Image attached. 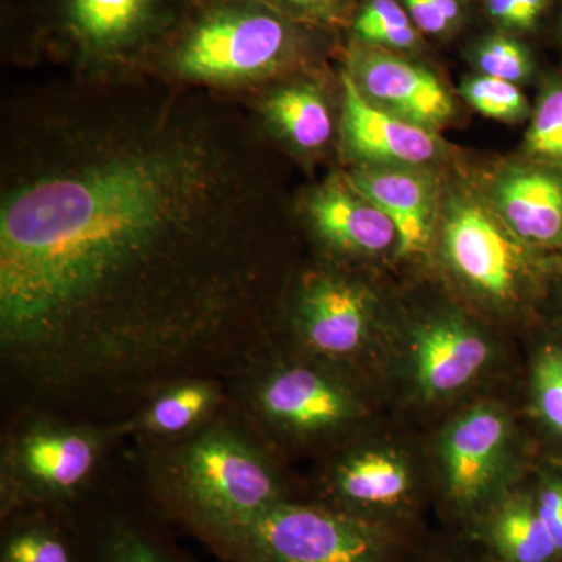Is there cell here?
Instances as JSON below:
<instances>
[{"label": "cell", "mask_w": 562, "mask_h": 562, "mask_svg": "<svg viewBox=\"0 0 562 562\" xmlns=\"http://www.w3.org/2000/svg\"><path fill=\"white\" fill-rule=\"evenodd\" d=\"M552 0H487V11L508 29L528 31L541 20Z\"/></svg>", "instance_id": "cell-30"}, {"label": "cell", "mask_w": 562, "mask_h": 562, "mask_svg": "<svg viewBox=\"0 0 562 562\" xmlns=\"http://www.w3.org/2000/svg\"><path fill=\"white\" fill-rule=\"evenodd\" d=\"M99 457V442L74 428L36 427L13 452L14 471L31 497H68L87 482Z\"/></svg>", "instance_id": "cell-15"}, {"label": "cell", "mask_w": 562, "mask_h": 562, "mask_svg": "<svg viewBox=\"0 0 562 562\" xmlns=\"http://www.w3.org/2000/svg\"><path fill=\"white\" fill-rule=\"evenodd\" d=\"M439 236L450 271L484 301L513 305L531 290L535 247L517 238L490 202L453 192L441 203Z\"/></svg>", "instance_id": "cell-6"}, {"label": "cell", "mask_w": 562, "mask_h": 562, "mask_svg": "<svg viewBox=\"0 0 562 562\" xmlns=\"http://www.w3.org/2000/svg\"><path fill=\"white\" fill-rule=\"evenodd\" d=\"M295 222L322 250L338 258H369L395 247L397 231L390 217L351 187L344 171L292 199Z\"/></svg>", "instance_id": "cell-9"}, {"label": "cell", "mask_w": 562, "mask_h": 562, "mask_svg": "<svg viewBox=\"0 0 562 562\" xmlns=\"http://www.w3.org/2000/svg\"><path fill=\"white\" fill-rule=\"evenodd\" d=\"M355 38L364 46L412 49L419 35L408 10L397 0H368L355 16Z\"/></svg>", "instance_id": "cell-23"}, {"label": "cell", "mask_w": 562, "mask_h": 562, "mask_svg": "<svg viewBox=\"0 0 562 562\" xmlns=\"http://www.w3.org/2000/svg\"><path fill=\"white\" fill-rule=\"evenodd\" d=\"M2 562H79L72 543L44 524L18 525L2 547Z\"/></svg>", "instance_id": "cell-24"}, {"label": "cell", "mask_w": 562, "mask_h": 562, "mask_svg": "<svg viewBox=\"0 0 562 562\" xmlns=\"http://www.w3.org/2000/svg\"><path fill=\"white\" fill-rule=\"evenodd\" d=\"M475 61L483 76L512 83L527 80L531 74L530 54L522 44L505 36H492L484 41L476 50Z\"/></svg>", "instance_id": "cell-27"}, {"label": "cell", "mask_w": 562, "mask_h": 562, "mask_svg": "<svg viewBox=\"0 0 562 562\" xmlns=\"http://www.w3.org/2000/svg\"><path fill=\"white\" fill-rule=\"evenodd\" d=\"M85 562H183L154 531L127 517H111L91 535Z\"/></svg>", "instance_id": "cell-20"}, {"label": "cell", "mask_w": 562, "mask_h": 562, "mask_svg": "<svg viewBox=\"0 0 562 562\" xmlns=\"http://www.w3.org/2000/svg\"><path fill=\"white\" fill-rule=\"evenodd\" d=\"M532 497L562 560V472L543 473Z\"/></svg>", "instance_id": "cell-29"}, {"label": "cell", "mask_w": 562, "mask_h": 562, "mask_svg": "<svg viewBox=\"0 0 562 562\" xmlns=\"http://www.w3.org/2000/svg\"><path fill=\"white\" fill-rule=\"evenodd\" d=\"M490 358L482 333L457 317H441L425 324L414 338V380L425 397H447L472 383Z\"/></svg>", "instance_id": "cell-17"}, {"label": "cell", "mask_w": 562, "mask_h": 562, "mask_svg": "<svg viewBox=\"0 0 562 562\" xmlns=\"http://www.w3.org/2000/svg\"><path fill=\"white\" fill-rule=\"evenodd\" d=\"M216 392L205 382H183L155 398L144 416L143 425L161 435L187 431L210 412Z\"/></svg>", "instance_id": "cell-22"}, {"label": "cell", "mask_w": 562, "mask_h": 562, "mask_svg": "<svg viewBox=\"0 0 562 562\" xmlns=\"http://www.w3.org/2000/svg\"><path fill=\"white\" fill-rule=\"evenodd\" d=\"M258 405L269 420L297 432L333 430L358 412L357 402L342 384L308 368L273 372L261 384Z\"/></svg>", "instance_id": "cell-16"}, {"label": "cell", "mask_w": 562, "mask_h": 562, "mask_svg": "<svg viewBox=\"0 0 562 562\" xmlns=\"http://www.w3.org/2000/svg\"><path fill=\"white\" fill-rule=\"evenodd\" d=\"M273 149L241 103L157 79L9 92L0 346L32 387L122 395L220 362L283 299Z\"/></svg>", "instance_id": "cell-1"}, {"label": "cell", "mask_w": 562, "mask_h": 562, "mask_svg": "<svg viewBox=\"0 0 562 562\" xmlns=\"http://www.w3.org/2000/svg\"><path fill=\"white\" fill-rule=\"evenodd\" d=\"M341 80L339 154L351 166H417L430 162L442 150L430 128L420 127L369 102L346 69Z\"/></svg>", "instance_id": "cell-11"}, {"label": "cell", "mask_w": 562, "mask_h": 562, "mask_svg": "<svg viewBox=\"0 0 562 562\" xmlns=\"http://www.w3.org/2000/svg\"><path fill=\"white\" fill-rule=\"evenodd\" d=\"M295 21H327L341 10L344 0H265Z\"/></svg>", "instance_id": "cell-31"}, {"label": "cell", "mask_w": 562, "mask_h": 562, "mask_svg": "<svg viewBox=\"0 0 562 562\" xmlns=\"http://www.w3.org/2000/svg\"><path fill=\"white\" fill-rule=\"evenodd\" d=\"M486 539L502 562H562L532 495H514L491 514Z\"/></svg>", "instance_id": "cell-19"}, {"label": "cell", "mask_w": 562, "mask_h": 562, "mask_svg": "<svg viewBox=\"0 0 562 562\" xmlns=\"http://www.w3.org/2000/svg\"><path fill=\"white\" fill-rule=\"evenodd\" d=\"M355 190L390 217L397 231V254H424L439 224L438 184L412 166L357 165L344 171Z\"/></svg>", "instance_id": "cell-13"}, {"label": "cell", "mask_w": 562, "mask_h": 562, "mask_svg": "<svg viewBox=\"0 0 562 562\" xmlns=\"http://www.w3.org/2000/svg\"><path fill=\"white\" fill-rule=\"evenodd\" d=\"M231 562H390L391 541L372 520L330 506L280 502L217 547Z\"/></svg>", "instance_id": "cell-5"}, {"label": "cell", "mask_w": 562, "mask_h": 562, "mask_svg": "<svg viewBox=\"0 0 562 562\" xmlns=\"http://www.w3.org/2000/svg\"><path fill=\"white\" fill-rule=\"evenodd\" d=\"M561 33H562V18H561Z\"/></svg>", "instance_id": "cell-32"}, {"label": "cell", "mask_w": 562, "mask_h": 562, "mask_svg": "<svg viewBox=\"0 0 562 562\" xmlns=\"http://www.w3.org/2000/svg\"><path fill=\"white\" fill-rule=\"evenodd\" d=\"M531 402L543 430L562 446V335L552 336L536 350Z\"/></svg>", "instance_id": "cell-21"}, {"label": "cell", "mask_w": 562, "mask_h": 562, "mask_svg": "<svg viewBox=\"0 0 562 562\" xmlns=\"http://www.w3.org/2000/svg\"><path fill=\"white\" fill-rule=\"evenodd\" d=\"M512 428L495 406H476L458 417L442 439L447 492L464 512L480 508L494 491L508 452Z\"/></svg>", "instance_id": "cell-12"}, {"label": "cell", "mask_w": 562, "mask_h": 562, "mask_svg": "<svg viewBox=\"0 0 562 562\" xmlns=\"http://www.w3.org/2000/svg\"><path fill=\"white\" fill-rule=\"evenodd\" d=\"M344 69L369 102L401 120L432 132L452 120V98L424 66L361 44L347 55Z\"/></svg>", "instance_id": "cell-10"}, {"label": "cell", "mask_w": 562, "mask_h": 562, "mask_svg": "<svg viewBox=\"0 0 562 562\" xmlns=\"http://www.w3.org/2000/svg\"><path fill=\"white\" fill-rule=\"evenodd\" d=\"M509 231L535 249H562V168L535 161L502 169L490 199Z\"/></svg>", "instance_id": "cell-14"}, {"label": "cell", "mask_w": 562, "mask_h": 562, "mask_svg": "<svg viewBox=\"0 0 562 562\" xmlns=\"http://www.w3.org/2000/svg\"><path fill=\"white\" fill-rule=\"evenodd\" d=\"M344 513L387 509L401 505L412 491V475L405 462L386 450H368L351 457L335 479Z\"/></svg>", "instance_id": "cell-18"}, {"label": "cell", "mask_w": 562, "mask_h": 562, "mask_svg": "<svg viewBox=\"0 0 562 562\" xmlns=\"http://www.w3.org/2000/svg\"><path fill=\"white\" fill-rule=\"evenodd\" d=\"M286 310L302 341L325 357L357 353L371 336L375 301L364 283L335 266L305 269L290 281Z\"/></svg>", "instance_id": "cell-8"}, {"label": "cell", "mask_w": 562, "mask_h": 562, "mask_svg": "<svg viewBox=\"0 0 562 562\" xmlns=\"http://www.w3.org/2000/svg\"><path fill=\"white\" fill-rule=\"evenodd\" d=\"M321 74L302 70L238 101L269 146L306 165L339 150L341 92L335 95Z\"/></svg>", "instance_id": "cell-7"}, {"label": "cell", "mask_w": 562, "mask_h": 562, "mask_svg": "<svg viewBox=\"0 0 562 562\" xmlns=\"http://www.w3.org/2000/svg\"><path fill=\"white\" fill-rule=\"evenodd\" d=\"M176 506L206 541L220 547L283 502L268 462L227 431H210L177 462Z\"/></svg>", "instance_id": "cell-4"}, {"label": "cell", "mask_w": 562, "mask_h": 562, "mask_svg": "<svg viewBox=\"0 0 562 562\" xmlns=\"http://www.w3.org/2000/svg\"><path fill=\"white\" fill-rule=\"evenodd\" d=\"M316 57L312 31L265 0H190L150 77L238 102Z\"/></svg>", "instance_id": "cell-2"}, {"label": "cell", "mask_w": 562, "mask_h": 562, "mask_svg": "<svg viewBox=\"0 0 562 562\" xmlns=\"http://www.w3.org/2000/svg\"><path fill=\"white\" fill-rule=\"evenodd\" d=\"M409 16L422 32L442 35L461 18L460 0H405Z\"/></svg>", "instance_id": "cell-28"}, {"label": "cell", "mask_w": 562, "mask_h": 562, "mask_svg": "<svg viewBox=\"0 0 562 562\" xmlns=\"http://www.w3.org/2000/svg\"><path fill=\"white\" fill-rule=\"evenodd\" d=\"M525 147L536 161L562 168V81H554L539 98Z\"/></svg>", "instance_id": "cell-25"}, {"label": "cell", "mask_w": 562, "mask_h": 562, "mask_svg": "<svg viewBox=\"0 0 562 562\" xmlns=\"http://www.w3.org/2000/svg\"><path fill=\"white\" fill-rule=\"evenodd\" d=\"M190 0H36L27 61L66 79L114 83L150 77Z\"/></svg>", "instance_id": "cell-3"}, {"label": "cell", "mask_w": 562, "mask_h": 562, "mask_svg": "<svg viewBox=\"0 0 562 562\" xmlns=\"http://www.w3.org/2000/svg\"><path fill=\"white\" fill-rule=\"evenodd\" d=\"M461 94L469 105L492 120L516 122L528 114L527 99L512 81L473 77L462 83Z\"/></svg>", "instance_id": "cell-26"}]
</instances>
